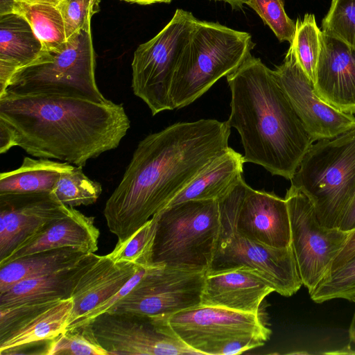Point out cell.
Returning <instances> with one entry per match:
<instances>
[{
    "instance_id": "7bdbcfd3",
    "label": "cell",
    "mask_w": 355,
    "mask_h": 355,
    "mask_svg": "<svg viewBox=\"0 0 355 355\" xmlns=\"http://www.w3.org/2000/svg\"><path fill=\"white\" fill-rule=\"evenodd\" d=\"M130 3H137L140 5H150L157 3H171L172 0H123Z\"/></svg>"
},
{
    "instance_id": "83f0119b",
    "label": "cell",
    "mask_w": 355,
    "mask_h": 355,
    "mask_svg": "<svg viewBox=\"0 0 355 355\" xmlns=\"http://www.w3.org/2000/svg\"><path fill=\"white\" fill-rule=\"evenodd\" d=\"M52 193L68 207L86 206L96 202L102 193V187L85 175L83 166H73L62 173Z\"/></svg>"
},
{
    "instance_id": "f1b7e54d",
    "label": "cell",
    "mask_w": 355,
    "mask_h": 355,
    "mask_svg": "<svg viewBox=\"0 0 355 355\" xmlns=\"http://www.w3.org/2000/svg\"><path fill=\"white\" fill-rule=\"evenodd\" d=\"M320 34L314 15L306 14L302 19L297 18L294 39L290 44L301 67L313 84L320 51Z\"/></svg>"
},
{
    "instance_id": "4dcf8cb0",
    "label": "cell",
    "mask_w": 355,
    "mask_h": 355,
    "mask_svg": "<svg viewBox=\"0 0 355 355\" xmlns=\"http://www.w3.org/2000/svg\"><path fill=\"white\" fill-rule=\"evenodd\" d=\"M154 216L124 242L116 244L107 256L114 262H130L139 266L150 264L151 250L155 232Z\"/></svg>"
},
{
    "instance_id": "3957f363",
    "label": "cell",
    "mask_w": 355,
    "mask_h": 355,
    "mask_svg": "<svg viewBox=\"0 0 355 355\" xmlns=\"http://www.w3.org/2000/svg\"><path fill=\"white\" fill-rule=\"evenodd\" d=\"M227 81L231 91L227 121L241 137L245 162L291 180L313 142L274 70L250 53Z\"/></svg>"
},
{
    "instance_id": "d6986e66",
    "label": "cell",
    "mask_w": 355,
    "mask_h": 355,
    "mask_svg": "<svg viewBox=\"0 0 355 355\" xmlns=\"http://www.w3.org/2000/svg\"><path fill=\"white\" fill-rule=\"evenodd\" d=\"M99 236L94 218L73 207L68 215L45 226L0 261V266L24 256L61 248L95 253Z\"/></svg>"
},
{
    "instance_id": "e575fe53",
    "label": "cell",
    "mask_w": 355,
    "mask_h": 355,
    "mask_svg": "<svg viewBox=\"0 0 355 355\" xmlns=\"http://www.w3.org/2000/svg\"><path fill=\"white\" fill-rule=\"evenodd\" d=\"M101 0H61L60 7L68 41L91 28L92 16L100 10Z\"/></svg>"
},
{
    "instance_id": "6da1fadb",
    "label": "cell",
    "mask_w": 355,
    "mask_h": 355,
    "mask_svg": "<svg viewBox=\"0 0 355 355\" xmlns=\"http://www.w3.org/2000/svg\"><path fill=\"white\" fill-rule=\"evenodd\" d=\"M227 121L178 122L148 135L137 145L103 214L121 243L164 209L228 146Z\"/></svg>"
},
{
    "instance_id": "f35d334b",
    "label": "cell",
    "mask_w": 355,
    "mask_h": 355,
    "mask_svg": "<svg viewBox=\"0 0 355 355\" xmlns=\"http://www.w3.org/2000/svg\"><path fill=\"white\" fill-rule=\"evenodd\" d=\"M14 146H16V144L12 129L0 119V153H5Z\"/></svg>"
},
{
    "instance_id": "b9f144b4",
    "label": "cell",
    "mask_w": 355,
    "mask_h": 355,
    "mask_svg": "<svg viewBox=\"0 0 355 355\" xmlns=\"http://www.w3.org/2000/svg\"><path fill=\"white\" fill-rule=\"evenodd\" d=\"M350 301L355 304V295ZM349 338L351 342L355 343V310L349 328Z\"/></svg>"
},
{
    "instance_id": "603a6c76",
    "label": "cell",
    "mask_w": 355,
    "mask_h": 355,
    "mask_svg": "<svg viewBox=\"0 0 355 355\" xmlns=\"http://www.w3.org/2000/svg\"><path fill=\"white\" fill-rule=\"evenodd\" d=\"M244 163L243 156L230 147L213 159L166 207L188 200L218 202L243 178Z\"/></svg>"
},
{
    "instance_id": "ba28073f",
    "label": "cell",
    "mask_w": 355,
    "mask_h": 355,
    "mask_svg": "<svg viewBox=\"0 0 355 355\" xmlns=\"http://www.w3.org/2000/svg\"><path fill=\"white\" fill-rule=\"evenodd\" d=\"M95 69L90 28L74 35L58 51L44 52L33 64L18 71L3 94L64 96L106 103L109 100L98 88Z\"/></svg>"
},
{
    "instance_id": "74e56055",
    "label": "cell",
    "mask_w": 355,
    "mask_h": 355,
    "mask_svg": "<svg viewBox=\"0 0 355 355\" xmlns=\"http://www.w3.org/2000/svg\"><path fill=\"white\" fill-rule=\"evenodd\" d=\"M354 255L355 229L350 232L347 240L346 241L343 248L333 261L329 272L342 266Z\"/></svg>"
},
{
    "instance_id": "7a4b0ae2",
    "label": "cell",
    "mask_w": 355,
    "mask_h": 355,
    "mask_svg": "<svg viewBox=\"0 0 355 355\" xmlns=\"http://www.w3.org/2000/svg\"><path fill=\"white\" fill-rule=\"evenodd\" d=\"M0 119L28 154L78 166L116 148L130 127L123 104L55 96L4 94Z\"/></svg>"
},
{
    "instance_id": "4316f807",
    "label": "cell",
    "mask_w": 355,
    "mask_h": 355,
    "mask_svg": "<svg viewBox=\"0 0 355 355\" xmlns=\"http://www.w3.org/2000/svg\"><path fill=\"white\" fill-rule=\"evenodd\" d=\"M73 165L47 158L25 157L21 165L0 175V194L52 192L62 173Z\"/></svg>"
},
{
    "instance_id": "9c48e42d",
    "label": "cell",
    "mask_w": 355,
    "mask_h": 355,
    "mask_svg": "<svg viewBox=\"0 0 355 355\" xmlns=\"http://www.w3.org/2000/svg\"><path fill=\"white\" fill-rule=\"evenodd\" d=\"M197 20L191 12L177 9L164 28L134 53L132 89L153 116L174 110L171 99L173 77Z\"/></svg>"
},
{
    "instance_id": "9a60e30c",
    "label": "cell",
    "mask_w": 355,
    "mask_h": 355,
    "mask_svg": "<svg viewBox=\"0 0 355 355\" xmlns=\"http://www.w3.org/2000/svg\"><path fill=\"white\" fill-rule=\"evenodd\" d=\"M274 71L313 142L333 138L355 126L353 114L336 109L318 96L292 44L282 64Z\"/></svg>"
},
{
    "instance_id": "7c38bea8",
    "label": "cell",
    "mask_w": 355,
    "mask_h": 355,
    "mask_svg": "<svg viewBox=\"0 0 355 355\" xmlns=\"http://www.w3.org/2000/svg\"><path fill=\"white\" fill-rule=\"evenodd\" d=\"M205 273L150 265L130 291L107 312L158 316L195 306L201 302Z\"/></svg>"
},
{
    "instance_id": "8d00e7d4",
    "label": "cell",
    "mask_w": 355,
    "mask_h": 355,
    "mask_svg": "<svg viewBox=\"0 0 355 355\" xmlns=\"http://www.w3.org/2000/svg\"><path fill=\"white\" fill-rule=\"evenodd\" d=\"M141 266L137 272L132 277V278L117 292L115 295L112 296L110 299L98 305L89 312L81 316L76 321L69 325L67 330H69L81 325L89 323L94 318L98 315L108 311L116 302L126 295L130 290L137 284L145 274L148 267Z\"/></svg>"
},
{
    "instance_id": "836d02e7",
    "label": "cell",
    "mask_w": 355,
    "mask_h": 355,
    "mask_svg": "<svg viewBox=\"0 0 355 355\" xmlns=\"http://www.w3.org/2000/svg\"><path fill=\"white\" fill-rule=\"evenodd\" d=\"M247 5L259 15L279 42H293L295 23L287 15L283 0H249Z\"/></svg>"
},
{
    "instance_id": "ab89813d",
    "label": "cell",
    "mask_w": 355,
    "mask_h": 355,
    "mask_svg": "<svg viewBox=\"0 0 355 355\" xmlns=\"http://www.w3.org/2000/svg\"><path fill=\"white\" fill-rule=\"evenodd\" d=\"M338 228L347 232L355 229V195L343 214Z\"/></svg>"
},
{
    "instance_id": "2e32d148",
    "label": "cell",
    "mask_w": 355,
    "mask_h": 355,
    "mask_svg": "<svg viewBox=\"0 0 355 355\" xmlns=\"http://www.w3.org/2000/svg\"><path fill=\"white\" fill-rule=\"evenodd\" d=\"M72 208L52 192L0 194V261Z\"/></svg>"
},
{
    "instance_id": "5b68a950",
    "label": "cell",
    "mask_w": 355,
    "mask_h": 355,
    "mask_svg": "<svg viewBox=\"0 0 355 355\" xmlns=\"http://www.w3.org/2000/svg\"><path fill=\"white\" fill-rule=\"evenodd\" d=\"M290 181L311 202L322 226L338 227L355 195V126L313 143Z\"/></svg>"
},
{
    "instance_id": "8992f818",
    "label": "cell",
    "mask_w": 355,
    "mask_h": 355,
    "mask_svg": "<svg viewBox=\"0 0 355 355\" xmlns=\"http://www.w3.org/2000/svg\"><path fill=\"white\" fill-rule=\"evenodd\" d=\"M153 216L156 227L150 264L207 272L219 234L218 202L188 200Z\"/></svg>"
},
{
    "instance_id": "4fadbf2b",
    "label": "cell",
    "mask_w": 355,
    "mask_h": 355,
    "mask_svg": "<svg viewBox=\"0 0 355 355\" xmlns=\"http://www.w3.org/2000/svg\"><path fill=\"white\" fill-rule=\"evenodd\" d=\"M218 202L219 209L243 236L272 248L291 245V224L285 198L274 193L255 190L243 178Z\"/></svg>"
},
{
    "instance_id": "60d3db41",
    "label": "cell",
    "mask_w": 355,
    "mask_h": 355,
    "mask_svg": "<svg viewBox=\"0 0 355 355\" xmlns=\"http://www.w3.org/2000/svg\"><path fill=\"white\" fill-rule=\"evenodd\" d=\"M211 1V0H210ZM216 1H224L229 3L232 9H241L244 4H247L249 0H214Z\"/></svg>"
},
{
    "instance_id": "d4e9b609",
    "label": "cell",
    "mask_w": 355,
    "mask_h": 355,
    "mask_svg": "<svg viewBox=\"0 0 355 355\" xmlns=\"http://www.w3.org/2000/svg\"><path fill=\"white\" fill-rule=\"evenodd\" d=\"M60 3L61 0H10L0 15L20 16L40 41L42 51L55 52L67 42Z\"/></svg>"
},
{
    "instance_id": "cb8c5ba5",
    "label": "cell",
    "mask_w": 355,
    "mask_h": 355,
    "mask_svg": "<svg viewBox=\"0 0 355 355\" xmlns=\"http://www.w3.org/2000/svg\"><path fill=\"white\" fill-rule=\"evenodd\" d=\"M73 304L71 297L57 300L0 337V354H17L22 348L46 343L66 331Z\"/></svg>"
},
{
    "instance_id": "5bb4252c",
    "label": "cell",
    "mask_w": 355,
    "mask_h": 355,
    "mask_svg": "<svg viewBox=\"0 0 355 355\" xmlns=\"http://www.w3.org/2000/svg\"><path fill=\"white\" fill-rule=\"evenodd\" d=\"M89 323L107 355H198L150 316L105 312Z\"/></svg>"
},
{
    "instance_id": "52a82bcc",
    "label": "cell",
    "mask_w": 355,
    "mask_h": 355,
    "mask_svg": "<svg viewBox=\"0 0 355 355\" xmlns=\"http://www.w3.org/2000/svg\"><path fill=\"white\" fill-rule=\"evenodd\" d=\"M198 355H232L263 346L271 330L259 313L198 304L171 315L150 316Z\"/></svg>"
},
{
    "instance_id": "484cf974",
    "label": "cell",
    "mask_w": 355,
    "mask_h": 355,
    "mask_svg": "<svg viewBox=\"0 0 355 355\" xmlns=\"http://www.w3.org/2000/svg\"><path fill=\"white\" fill-rule=\"evenodd\" d=\"M88 253L91 252L73 248H61L24 256L1 266L0 293L8 291L24 279L70 266Z\"/></svg>"
},
{
    "instance_id": "e0dca14e",
    "label": "cell",
    "mask_w": 355,
    "mask_h": 355,
    "mask_svg": "<svg viewBox=\"0 0 355 355\" xmlns=\"http://www.w3.org/2000/svg\"><path fill=\"white\" fill-rule=\"evenodd\" d=\"M314 89L330 105L355 114V48L322 31Z\"/></svg>"
},
{
    "instance_id": "277c9868",
    "label": "cell",
    "mask_w": 355,
    "mask_h": 355,
    "mask_svg": "<svg viewBox=\"0 0 355 355\" xmlns=\"http://www.w3.org/2000/svg\"><path fill=\"white\" fill-rule=\"evenodd\" d=\"M254 44L247 32L198 19L173 77V109L192 103L222 77L235 71Z\"/></svg>"
},
{
    "instance_id": "f546056e",
    "label": "cell",
    "mask_w": 355,
    "mask_h": 355,
    "mask_svg": "<svg viewBox=\"0 0 355 355\" xmlns=\"http://www.w3.org/2000/svg\"><path fill=\"white\" fill-rule=\"evenodd\" d=\"M46 355H107L97 341L90 323L67 330L49 340Z\"/></svg>"
},
{
    "instance_id": "44dd1931",
    "label": "cell",
    "mask_w": 355,
    "mask_h": 355,
    "mask_svg": "<svg viewBox=\"0 0 355 355\" xmlns=\"http://www.w3.org/2000/svg\"><path fill=\"white\" fill-rule=\"evenodd\" d=\"M44 53L30 25L14 13L0 15V96L12 76Z\"/></svg>"
},
{
    "instance_id": "1f68e13d",
    "label": "cell",
    "mask_w": 355,
    "mask_h": 355,
    "mask_svg": "<svg viewBox=\"0 0 355 355\" xmlns=\"http://www.w3.org/2000/svg\"><path fill=\"white\" fill-rule=\"evenodd\" d=\"M355 295V255L342 266L329 272L323 280L310 294L315 303L333 299L347 300Z\"/></svg>"
},
{
    "instance_id": "7402d4cb",
    "label": "cell",
    "mask_w": 355,
    "mask_h": 355,
    "mask_svg": "<svg viewBox=\"0 0 355 355\" xmlns=\"http://www.w3.org/2000/svg\"><path fill=\"white\" fill-rule=\"evenodd\" d=\"M98 256L88 253L70 266L18 282L8 291L0 293V307L26 301L71 297L77 282Z\"/></svg>"
},
{
    "instance_id": "ac0fdd59",
    "label": "cell",
    "mask_w": 355,
    "mask_h": 355,
    "mask_svg": "<svg viewBox=\"0 0 355 355\" xmlns=\"http://www.w3.org/2000/svg\"><path fill=\"white\" fill-rule=\"evenodd\" d=\"M274 291L266 279L246 268L207 271L200 304L258 314L263 300Z\"/></svg>"
},
{
    "instance_id": "d590c367",
    "label": "cell",
    "mask_w": 355,
    "mask_h": 355,
    "mask_svg": "<svg viewBox=\"0 0 355 355\" xmlns=\"http://www.w3.org/2000/svg\"><path fill=\"white\" fill-rule=\"evenodd\" d=\"M56 301L33 300L0 307V337L4 336Z\"/></svg>"
},
{
    "instance_id": "ffe728a7",
    "label": "cell",
    "mask_w": 355,
    "mask_h": 355,
    "mask_svg": "<svg viewBox=\"0 0 355 355\" xmlns=\"http://www.w3.org/2000/svg\"><path fill=\"white\" fill-rule=\"evenodd\" d=\"M141 266L116 263L107 254L99 255L73 288V309L67 327L119 292Z\"/></svg>"
},
{
    "instance_id": "8fae6325",
    "label": "cell",
    "mask_w": 355,
    "mask_h": 355,
    "mask_svg": "<svg viewBox=\"0 0 355 355\" xmlns=\"http://www.w3.org/2000/svg\"><path fill=\"white\" fill-rule=\"evenodd\" d=\"M284 198L290 218L291 245L302 284L311 294L329 272L350 232L322 226L309 199L292 187Z\"/></svg>"
},
{
    "instance_id": "d6a6232c",
    "label": "cell",
    "mask_w": 355,
    "mask_h": 355,
    "mask_svg": "<svg viewBox=\"0 0 355 355\" xmlns=\"http://www.w3.org/2000/svg\"><path fill=\"white\" fill-rule=\"evenodd\" d=\"M322 31L355 48V0H332Z\"/></svg>"
},
{
    "instance_id": "30bf717a",
    "label": "cell",
    "mask_w": 355,
    "mask_h": 355,
    "mask_svg": "<svg viewBox=\"0 0 355 355\" xmlns=\"http://www.w3.org/2000/svg\"><path fill=\"white\" fill-rule=\"evenodd\" d=\"M219 211V234L207 271L246 268L266 279L281 295L296 293L303 284L291 245L272 248L243 236L228 216Z\"/></svg>"
}]
</instances>
